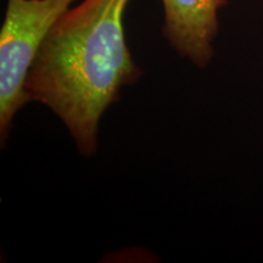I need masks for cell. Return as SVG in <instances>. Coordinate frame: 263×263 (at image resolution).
<instances>
[{"instance_id": "6da1fadb", "label": "cell", "mask_w": 263, "mask_h": 263, "mask_svg": "<svg viewBox=\"0 0 263 263\" xmlns=\"http://www.w3.org/2000/svg\"><path fill=\"white\" fill-rule=\"evenodd\" d=\"M130 0H82L59 18L26 80L29 100L48 106L83 155L98 149L99 122L121 88L141 76L124 32Z\"/></svg>"}, {"instance_id": "7a4b0ae2", "label": "cell", "mask_w": 263, "mask_h": 263, "mask_svg": "<svg viewBox=\"0 0 263 263\" xmlns=\"http://www.w3.org/2000/svg\"><path fill=\"white\" fill-rule=\"evenodd\" d=\"M77 0H6L0 31V136L4 143L15 115L29 98L25 84L45 38Z\"/></svg>"}, {"instance_id": "3957f363", "label": "cell", "mask_w": 263, "mask_h": 263, "mask_svg": "<svg viewBox=\"0 0 263 263\" xmlns=\"http://www.w3.org/2000/svg\"><path fill=\"white\" fill-rule=\"evenodd\" d=\"M164 37L180 57L206 67L213 57L218 14L228 0H161Z\"/></svg>"}]
</instances>
